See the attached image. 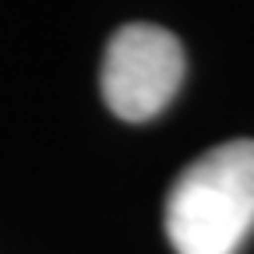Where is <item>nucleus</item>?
Returning a JSON list of instances; mask_svg holds the SVG:
<instances>
[{"label": "nucleus", "instance_id": "nucleus-1", "mask_svg": "<svg viewBox=\"0 0 254 254\" xmlns=\"http://www.w3.org/2000/svg\"><path fill=\"white\" fill-rule=\"evenodd\" d=\"M163 222L177 254H237L254 233V141L198 155L173 180Z\"/></svg>", "mask_w": 254, "mask_h": 254}, {"label": "nucleus", "instance_id": "nucleus-2", "mask_svg": "<svg viewBox=\"0 0 254 254\" xmlns=\"http://www.w3.org/2000/svg\"><path fill=\"white\" fill-rule=\"evenodd\" d=\"M184 46L163 25L131 21L113 32L103 57L99 88L106 106L127 120L145 124L159 117L184 85Z\"/></svg>", "mask_w": 254, "mask_h": 254}]
</instances>
